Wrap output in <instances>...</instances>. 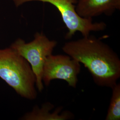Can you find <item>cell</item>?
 I'll return each instance as SVG.
<instances>
[{"label": "cell", "instance_id": "3957f363", "mask_svg": "<svg viewBox=\"0 0 120 120\" xmlns=\"http://www.w3.org/2000/svg\"><path fill=\"white\" fill-rule=\"evenodd\" d=\"M57 43L55 40H50L42 32H36L31 41L26 42L19 38L10 46L30 64L36 77V88L40 92L44 90L42 76L45 61L52 54Z\"/></svg>", "mask_w": 120, "mask_h": 120}, {"label": "cell", "instance_id": "5b68a950", "mask_svg": "<svg viewBox=\"0 0 120 120\" xmlns=\"http://www.w3.org/2000/svg\"><path fill=\"white\" fill-rule=\"evenodd\" d=\"M81 69L80 63L68 55L51 54L47 57L44 65L42 82L48 86L53 80H62L75 88Z\"/></svg>", "mask_w": 120, "mask_h": 120}, {"label": "cell", "instance_id": "ba28073f", "mask_svg": "<svg viewBox=\"0 0 120 120\" xmlns=\"http://www.w3.org/2000/svg\"><path fill=\"white\" fill-rule=\"evenodd\" d=\"M112 89V94L105 120H119L120 119V83H117Z\"/></svg>", "mask_w": 120, "mask_h": 120}, {"label": "cell", "instance_id": "6da1fadb", "mask_svg": "<svg viewBox=\"0 0 120 120\" xmlns=\"http://www.w3.org/2000/svg\"><path fill=\"white\" fill-rule=\"evenodd\" d=\"M62 49L72 58L84 64L95 83L113 88L120 77V60L108 45L90 35L64 43Z\"/></svg>", "mask_w": 120, "mask_h": 120}, {"label": "cell", "instance_id": "7a4b0ae2", "mask_svg": "<svg viewBox=\"0 0 120 120\" xmlns=\"http://www.w3.org/2000/svg\"><path fill=\"white\" fill-rule=\"evenodd\" d=\"M0 78L22 98H37L36 77L30 64L10 46L0 49Z\"/></svg>", "mask_w": 120, "mask_h": 120}, {"label": "cell", "instance_id": "277c9868", "mask_svg": "<svg viewBox=\"0 0 120 120\" xmlns=\"http://www.w3.org/2000/svg\"><path fill=\"white\" fill-rule=\"evenodd\" d=\"M32 1L48 3L56 7L68 30L65 36L66 39L72 38L77 32H80L83 37H87L92 31H101L107 27L104 22H93V19L85 18L79 16L76 11L77 0H13L16 7Z\"/></svg>", "mask_w": 120, "mask_h": 120}, {"label": "cell", "instance_id": "52a82bcc", "mask_svg": "<svg viewBox=\"0 0 120 120\" xmlns=\"http://www.w3.org/2000/svg\"><path fill=\"white\" fill-rule=\"evenodd\" d=\"M54 107V105L49 102L44 103L41 107L35 105L30 112H26L20 120H67L73 119L74 115L71 112L64 111L61 113L63 107L57 108L56 110L50 112V111Z\"/></svg>", "mask_w": 120, "mask_h": 120}, {"label": "cell", "instance_id": "8992f818", "mask_svg": "<svg viewBox=\"0 0 120 120\" xmlns=\"http://www.w3.org/2000/svg\"><path fill=\"white\" fill-rule=\"evenodd\" d=\"M120 9V0H77L76 5L78 15L87 19L102 14L110 16Z\"/></svg>", "mask_w": 120, "mask_h": 120}]
</instances>
